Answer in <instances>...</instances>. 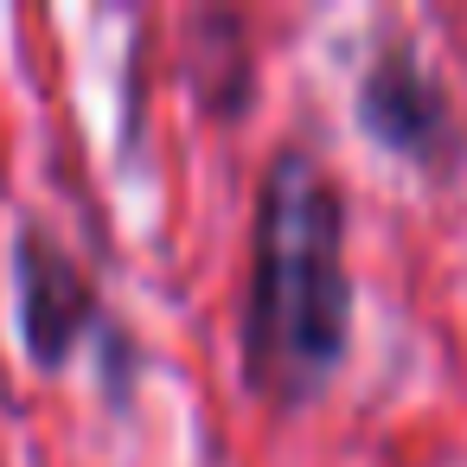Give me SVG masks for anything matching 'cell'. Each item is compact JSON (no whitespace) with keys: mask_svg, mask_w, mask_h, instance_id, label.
<instances>
[{"mask_svg":"<svg viewBox=\"0 0 467 467\" xmlns=\"http://www.w3.org/2000/svg\"><path fill=\"white\" fill-rule=\"evenodd\" d=\"M358 282L346 263V192L320 148L282 141L250 205V269L237 307V371L275 416L314 410L352 358Z\"/></svg>","mask_w":467,"mask_h":467,"instance_id":"cell-1","label":"cell"},{"mask_svg":"<svg viewBox=\"0 0 467 467\" xmlns=\"http://www.w3.org/2000/svg\"><path fill=\"white\" fill-rule=\"evenodd\" d=\"M352 122L378 154L403 161L410 173H422L435 186L454 180L461 161H467L461 103H454L448 78L429 65V52L416 39L371 46V58L352 78Z\"/></svg>","mask_w":467,"mask_h":467,"instance_id":"cell-2","label":"cell"},{"mask_svg":"<svg viewBox=\"0 0 467 467\" xmlns=\"http://www.w3.org/2000/svg\"><path fill=\"white\" fill-rule=\"evenodd\" d=\"M7 288H14V333H20L33 371H65L109 327V307H103L90 269L39 218H20L7 237Z\"/></svg>","mask_w":467,"mask_h":467,"instance_id":"cell-3","label":"cell"}]
</instances>
